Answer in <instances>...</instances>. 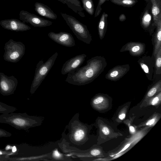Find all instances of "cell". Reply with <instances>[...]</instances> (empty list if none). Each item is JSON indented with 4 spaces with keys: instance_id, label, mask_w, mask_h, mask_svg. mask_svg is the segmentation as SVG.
Wrapping results in <instances>:
<instances>
[{
    "instance_id": "cell-18",
    "label": "cell",
    "mask_w": 161,
    "mask_h": 161,
    "mask_svg": "<svg viewBox=\"0 0 161 161\" xmlns=\"http://www.w3.org/2000/svg\"><path fill=\"white\" fill-rule=\"evenodd\" d=\"M18 154V149L16 145H8L6 148H0V161H8V158L11 156Z\"/></svg>"
},
{
    "instance_id": "cell-26",
    "label": "cell",
    "mask_w": 161,
    "mask_h": 161,
    "mask_svg": "<svg viewBox=\"0 0 161 161\" xmlns=\"http://www.w3.org/2000/svg\"><path fill=\"white\" fill-rule=\"evenodd\" d=\"M17 110L16 108L0 102V113L4 114L13 112Z\"/></svg>"
},
{
    "instance_id": "cell-14",
    "label": "cell",
    "mask_w": 161,
    "mask_h": 161,
    "mask_svg": "<svg viewBox=\"0 0 161 161\" xmlns=\"http://www.w3.org/2000/svg\"><path fill=\"white\" fill-rule=\"evenodd\" d=\"M129 64L116 66L110 69L105 75V78L108 80L116 81L123 77L129 71Z\"/></svg>"
},
{
    "instance_id": "cell-1",
    "label": "cell",
    "mask_w": 161,
    "mask_h": 161,
    "mask_svg": "<svg viewBox=\"0 0 161 161\" xmlns=\"http://www.w3.org/2000/svg\"><path fill=\"white\" fill-rule=\"evenodd\" d=\"M107 64L103 56H97L88 59L86 64L68 74L65 81L70 84L83 86L92 82L103 71Z\"/></svg>"
},
{
    "instance_id": "cell-40",
    "label": "cell",
    "mask_w": 161,
    "mask_h": 161,
    "mask_svg": "<svg viewBox=\"0 0 161 161\" xmlns=\"http://www.w3.org/2000/svg\"></svg>"
},
{
    "instance_id": "cell-15",
    "label": "cell",
    "mask_w": 161,
    "mask_h": 161,
    "mask_svg": "<svg viewBox=\"0 0 161 161\" xmlns=\"http://www.w3.org/2000/svg\"><path fill=\"white\" fill-rule=\"evenodd\" d=\"M34 7L35 11L40 15L52 19H57V15L47 5L36 2L34 4Z\"/></svg>"
},
{
    "instance_id": "cell-7",
    "label": "cell",
    "mask_w": 161,
    "mask_h": 161,
    "mask_svg": "<svg viewBox=\"0 0 161 161\" xmlns=\"http://www.w3.org/2000/svg\"><path fill=\"white\" fill-rule=\"evenodd\" d=\"M18 80L14 76H8L0 72V93L8 96L14 93L17 87Z\"/></svg>"
},
{
    "instance_id": "cell-31",
    "label": "cell",
    "mask_w": 161,
    "mask_h": 161,
    "mask_svg": "<svg viewBox=\"0 0 161 161\" xmlns=\"http://www.w3.org/2000/svg\"><path fill=\"white\" fill-rule=\"evenodd\" d=\"M160 95L161 93L160 92L158 94V95L153 98L151 101V104L152 105H155L158 102L160 97Z\"/></svg>"
},
{
    "instance_id": "cell-23",
    "label": "cell",
    "mask_w": 161,
    "mask_h": 161,
    "mask_svg": "<svg viewBox=\"0 0 161 161\" xmlns=\"http://www.w3.org/2000/svg\"><path fill=\"white\" fill-rule=\"evenodd\" d=\"M83 8L86 12L91 15L93 14L94 12V5L92 0H81Z\"/></svg>"
},
{
    "instance_id": "cell-32",
    "label": "cell",
    "mask_w": 161,
    "mask_h": 161,
    "mask_svg": "<svg viewBox=\"0 0 161 161\" xmlns=\"http://www.w3.org/2000/svg\"><path fill=\"white\" fill-rule=\"evenodd\" d=\"M90 153L92 156H97L100 154V152L99 150L94 149L91 151Z\"/></svg>"
},
{
    "instance_id": "cell-9",
    "label": "cell",
    "mask_w": 161,
    "mask_h": 161,
    "mask_svg": "<svg viewBox=\"0 0 161 161\" xmlns=\"http://www.w3.org/2000/svg\"><path fill=\"white\" fill-rule=\"evenodd\" d=\"M48 36L52 40L62 46L71 47L75 45V40L70 33L63 31L56 33L52 31L48 33Z\"/></svg>"
},
{
    "instance_id": "cell-6",
    "label": "cell",
    "mask_w": 161,
    "mask_h": 161,
    "mask_svg": "<svg viewBox=\"0 0 161 161\" xmlns=\"http://www.w3.org/2000/svg\"><path fill=\"white\" fill-rule=\"evenodd\" d=\"M4 59L7 62L16 63L19 62L25 54V47L20 42H16L10 39L5 44Z\"/></svg>"
},
{
    "instance_id": "cell-28",
    "label": "cell",
    "mask_w": 161,
    "mask_h": 161,
    "mask_svg": "<svg viewBox=\"0 0 161 161\" xmlns=\"http://www.w3.org/2000/svg\"><path fill=\"white\" fill-rule=\"evenodd\" d=\"M106 0H99L95 14L94 17L97 16L100 14L101 10V5L106 1Z\"/></svg>"
},
{
    "instance_id": "cell-10",
    "label": "cell",
    "mask_w": 161,
    "mask_h": 161,
    "mask_svg": "<svg viewBox=\"0 0 161 161\" xmlns=\"http://www.w3.org/2000/svg\"><path fill=\"white\" fill-rule=\"evenodd\" d=\"M137 63L145 73L147 79L152 81L155 69L153 57L150 56H143L139 59Z\"/></svg>"
},
{
    "instance_id": "cell-19",
    "label": "cell",
    "mask_w": 161,
    "mask_h": 161,
    "mask_svg": "<svg viewBox=\"0 0 161 161\" xmlns=\"http://www.w3.org/2000/svg\"><path fill=\"white\" fill-rule=\"evenodd\" d=\"M152 4V13L154 21L153 25L156 26L160 18H161V0H151Z\"/></svg>"
},
{
    "instance_id": "cell-13",
    "label": "cell",
    "mask_w": 161,
    "mask_h": 161,
    "mask_svg": "<svg viewBox=\"0 0 161 161\" xmlns=\"http://www.w3.org/2000/svg\"><path fill=\"white\" fill-rule=\"evenodd\" d=\"M146 44L143 43L130 42L125 44L122 47L120 52L128 51L130 55L134 57H139L143 55L145 52Z\"/></svg>"
},
{
    "instance_id": "cell-35",
    "label": "cell",
    "mask_w": 161,
    "mask_h": 161,
    "mask_svg": "<svg viewBox=\"0 0 161 161\" xmlns=\"http://www.w3.org/2000/svg\"><path fill=\"white\" fill-rule=\"evenodd\" d=\"M126 19V17L124 14H121L119 18V19L120 21H123Z\"/></svg>"
},
{
    "instance_id": "cell-39",
    "label": "cell",
    "mask_w": 161,
    "mask_h": 161,
    "mask_svg": "<svg viewBox=\"0 0 161 161\" xmlns=\"http://www.w3.org/2000/svg\"><path fill=\"white\" fill-rule=\"evenodd\" d=\"M145 1H149V0H145Z\"/></svg>"
},
{
    "instance_id": "cell-38",
    "label": "cell",
    "mask_w": 161,
    "mask_h": 161,
    "mask_svg": "<svg viewBox=\"0 0 161 161\" xmlns=\"http://www.w3.org/2000/svg\"><path fill=\"white\" fill-rule=\"evenodd\" d=\"M129 129L130 131L132 133H134L135 132V129L134 128L131 126H130L129 127Z\"/></svg>"
},
{
    "instance_id": "cell-36",
    "label": "cell",
    "mask_w": 161,
    "mask_h": 161,
    "mask_svg": "<svg viewBox=\"0 0 161 161\" xmlns=\"http://www.w3.org/2000/svg\"><path fill=\"white\" fill-rule=\"evenodd\" d=\"M155 122V119H153L148 120L146 123L147 125H150L153 124Z\"/></svg>"
},
{
    "instance_id": "cell-29",
    "label": "cell",
    "mask_w": 161,
    "mask_h": 161,
    "mask_svg": "<svg viewBox=\"0 0 161 161\" xmlns=\"http://www.w3.org/2000/svg\"><path fill=\"white\" fill-rule=\"evenodd\" d=\"M12 136L11 133L0 128V138L9 137Z\"/></svg>"
},
{
    "instance_id": "cell-4",
    "label": "cell",
    "mask_w": 161,
    "mask_h": 161,
    "mask_svg": "<svg viewBox=\"0 0 161 161\" xmlns=\"http://www.w3.org/2000/svg\"><path fill=\"white\" fill-rule=\"evenodd\" d=\"M58 54V53L56 52L45 62L42 60L37 64L30 88L31 94H32L35 93L46 77L53 65Z\"/></svg>"
},
{
    "instance_id": "cell-21",
    "label": "cell",
    "mask_w": 161,
    "mask_h": 161,
    "mask_svg": "<svg viewBox=\"0 0 161 161\" xmlns=\"http://www.w3.org/2000/svg\"><path fill=\"white\" fill-rule=\"evenodd\" d=\"M154 59V74L155 73L157 75H160L161 74V48L157 52Z\"/></svg>"
},
{
    "instance_id": "cell-30",
    "label": "cell",
    "mask_w": 161,
    "mask_h": 161,
    "mask_svg": "<svg viewBox=\"0 0 161 161\" xmlns=\"http://www.w3.org/2000/svg\"><path fill=\"white\" fill-rule=\"evenodd\" d=\"M53 158L58 160L62 159L63 158V156L57 150H54L52 154Z\"/></svg>"
},
{
    "instance_id": "cell-37",
    "label": "cell",
    "mask_w": 161,
    "mask_h": 161,
    "mask_svg": "<svg viewBox=\"0 0 161 161\" xmlns=\"http://www.w3.org/2000/svg\"><path fill=\"white\" fill-rule=\"evenodd\" d=\"M125 117V114L123 113L119 115V119L121 120L124 119Z\"/></svg>"
},
{
    "instance_id": "cell-25",
    "label": "cell",
    "mask_w": 161,
    "mask_h": 161,
    "mask_svg": "<svg viewBox=\"0 0 161 161\" xmlns=\"http://www.w3.org/2000/svg\"><path fill=\"white\" fill-rule=\"evenodd\" d=\"M161 80H160L151 87L147 94V97H150L153 96L157 92L161 91Z\"/></svg>"
},
{
    "instance_id": "cell-16",
    "label": "cell",
    "mask_w": 161,
    "mask_h": 161,
    "mask_svg": "<svg viewBox=\"0 0 161 161\" xmlns=\"http://www.w3.org/2000/svg\"><path fill=\"white\" fill-rule=\"evenodd\" d=\"M64 4H66L68 7L75 13L82 17L85 15L84 9L82 7L79 0H57Z\"/></svg>"
},
{
    "instance_id": "cell-24",
    "label": "cell",
    "mask_w": 161,
    "mask_h": 161,
    "mask_svg": "<svg viewBox=\"0 0 161 161\" xmlns=\"http://www.w3.org/2000/svg\"><path fill=\"white\" fill-rule=\"evenodd\" d=\"M113 3L125 7H131L137 2V0H110Z\"/></svg>"
},
{
    "instance_id": "cell-2",
    "label": "cell",
    "mask_w": 161,
    "mask_h": 161,
    "mask_svg": "<svg viewBox=\"0 0 161 161\" xmlns=\"http://www.w3.org/2000/svg\"><path fill=\"white\" fill-rule=\"evenodd\" d=\"M42 122L40 118L28 115L26 113L11 112L0 115V123L8 124L19 130H27L40 125Z\"/></svg>"
},
{
    "instance_id": "cell-8",
    "label": "cell",
    "mask_w": 161,
    "mask_h": 161,
    "mask_svg": "<svg viewBox=\"0 0 161 161\" xmlns=\"http://www.w3.org/2000/svg\"><path fill=\"white\" fill-rule=\"evenodd\" d=\"M19 18L24 23H29L34 27H43L51 25L53 22L24 10L19 14Z\"/></svg>"
},
{
    "instance_id": "cell-12",
    "label": "cell",
    "mask_w": 161,
    "mask_h": 161,
    "mask_svg": "<svg viewBox=\"0 0 161 161\" xmlns=\"http://www.w3.org/2000/svg\"><path fill=\"white\" fill-rule=\"evenodd\" d=\"M86 57V54H82L68 60L63 65L61 70L62 74L65 75L79 68L83 64Z\"/></svg>"
},
{
    "instance_id": "cell-20",
    "label": "cell",
    "mask_w": 161,
    "mask_h": 161,
    "mask_svg": "<svg viewBox=\"0 0 161 161\" xmlns=\"http://www.w3.org/2000/svg\"><path fill=\"white\" fill-rule=\"evenodd\" d=\"M108 15L103 12L98 24V33L100 39L102 40L105 35L107 25V18Z\"/></svg>"
},
{
    "instance_id": "cell-3",
    "label": "cell",
    "mask_w": 161,
    "mask_h": 161,
    "mask_svg": "<svg viewBox=\"0 0 161 161\" xmlns=\"http://www.w3.org/2000/svg\"><path fill=\"white\" fill-rule=\"evenodd\" d=\"M68 132L65 136L68 142L74 148L83 151V146L86 140L85 125L79 119L78 114H75L69 122Z\"/></svg>"
},
{
    "instance_id": "cell-27",
    "label": "cell",
    "mask_w": 161,
    "mask_h": 161,
    "mask_svg": "<svg viewBox=\"0 0 161 161\" xmlns=\"http://www.w3.org/2000/svg\"><path fill=\"white\" fill-rule=\"evenodd\" d=\"M104 100V97L102 95H98L93 99L92 104L94 105L100 104L103 102Z\"/></svg>"
},
{
    "instance_id": "cell-11",
    "label": "cell",
    "mask_w": 161,
    "mask_h": 161,
    "mask_svg": "<svg viewBox=\"0 0 161 161\" xmlns=\"http://www.w3.org/2000/svg\"><path fill=\"white\" fill-rule=\"evenodd\" d=\"M0 25L4 29L16 32L26 31L31 28L23 22L14 19L2 20Z\"/></svg>"
},
{
    "instance_id": "cell-5",
    "label": "cell",
    "mask_w": 161,
    "mask_h": 161,
    "mask_svg": "<svg viewBox=\"0 0 161 161\" xmlns=\"http://www.w3.org/2000/svg\"><path fill=\"white\" fill-rule=\"evenodd\" d=\"M60 14L77 38L87 44H90L92 41V37L87 26L73 16L62 13Z\"/></svg>"
},
{
    "instance_id": "cell-17",
    "label": "cell",
    "mask_w": 161,
    "mask_h": 161,
    "mask_svg": "<svg viewBox=\"0 0 161 161\" xmlns=\"http://www.w3.org/2000/svg\"><path fill=\"white\" fill-rule=\"evenodd\" d=\"M157 29L153 37V55L154 58L156 53L161 48V18H160L157 24Z\"/></svg>"
},
{
    "instance_id": "cell-22",
    "label": "cell",
    "mask_w": 161,
    "mask_h": 161,
    "mask_svg": "<svg viewBox=\"0 0 161 161\" xmlns=\"http://www.w3.org/2000/svg\"><path fill=\"white\" fill-rule=\"evenodd\" d=\"M151 16L147 10L145 11L141 19V25L145 30L148 29L151 21Z\"/></svg>"
},
{
    "instance_id": "cell-33",
    "label": "cell",
    "mask_w": 161,
    "mask_h": 161,
    "mask_svg": "<svg viewBox=\"0 0 161 161\" xmlns=\"http://www.w3.org/2000/svg\"><path fill=\"white\" fill-rule=\"evenodd\" d=\"M102 131L103 133L106 135H108L110 132L108 128L106 126H104L103 128Z\"/></svg>"
},
{
    "instance_id": "cell-34",
    "label": "cell",
    "mask_w": 161,
    "mask_h": 161,
    "mask_svg": "<svg viewBox=\"0 0 161 161\" xmlns=\"http://www.w3.org/2000/svg\"><path fill=\"white\" fill-rule=\"evenodd\" d=\"M130 143L127 144L126 145H125V147L123 148V149H122L119 152V153H117L115 154V155H114L112 156H114L115 155H116L119 154L120 153H121L122 152H123L126 149L130 146Z\"/></svg>"
}]
</instances>
